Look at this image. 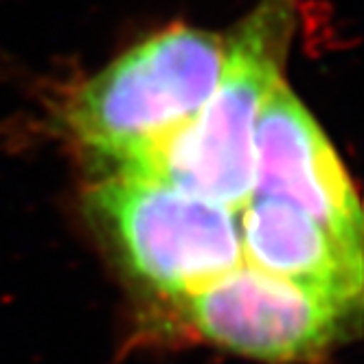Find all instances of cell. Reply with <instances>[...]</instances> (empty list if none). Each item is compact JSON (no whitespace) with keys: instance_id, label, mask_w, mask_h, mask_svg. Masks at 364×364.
<instances>
[{"instance_id":"6da1fadb","label":"cell","mask_w":364,"mask_h":364,"mask_svg":"<svg viewBox=\"0 0 364 364\" xmlns=\"http://www.w3.org/2000/svg\"><path fill=\"white\" fill-rule=\"evenodd\" d=\"M299 0H259L226 38L220 82L198 112L159 149L132 167L189 196L240 213L252 198V139L257 117L283 82Z\"/></svg>"},{"instance_id":"5b68a950","label":"cell","mask_w":364,"mask_h":364,"mask_svg":"<svg viewBox=\"0 0 364 364\" xmlns=\"http://www.w3.org/2000/svg\"><path fill=\"white\" fill-rule=\"evenodd\" d=\"M252 196L279 198L338 237L362 246V209L349 173L323 127L281 82L257 117Z\"/></svg>"},{"instance_id":"7a4b0ae2","label":"cell","mask_w":364,"mask_h":364,"mask_svg":"<svg viewBox=\"0 0 364 364\" xmlns=\"http://www.w3.org/2000/svg\"><path fill=\"white\" fill-rule=\"evenodd\" d=\"M224 60L226 38L171 24L77 88L66 123L82 145L132 167L198 117Z\"/></svg>"},{"instance_id":"3957f363","label":"cell","mask_w":364,"mask_h":364,"mask_svg":"<svg viewBox=\"0 0 364 364\" xmlns=\"http://www.w3.org/2000/svg\"><path fill=\"white\" fill-rule=\"evenodd\" d=\"M90 204L129 270L165 296H193L244 257L237 213L159 178L119 169L92 189Z\"/></svg>"},{"instance_id":"277c9868","label":"cell","mask_w":364,"mask_h":364,"mask_svg":"<svg viewBox=\"0 0 364 364\" xmlns=\"http://www.w3.org/2000/svg\"><path fill=\"white\" fill-rule=\"evenodd\" d=\"M189 301L193 329L222 349L264 362H311L345 333L351 309L250 264L235 266Z\"/></svg>"},{"instance_id":"8992f818","label":"cell","mask_w":364,"mask_h":364,"mask_svg":"<svg viewBox=\"0 0 364 364\" xmlns=\"http://www.w3.org/2000/svg\"><path fill=\"white\" fill-rule=\"evenodd\" d=\"M240 213L242 255L250 266L358 309L364 283L362 246L338 237L279 198L252 196Z\"/></svg>"}]
</instances>
